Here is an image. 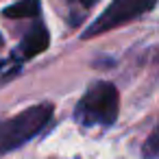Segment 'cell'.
<instances>
[{
	"label": "cell",
	"instance_id": "1",
	"mask_svg": "<svg viewBox=\"0 0 159 159\" xmlns=\"http://www.w3.org/2000/svg\"><path fill=\"white\" fill-rule=\"evenodd\" d=\"M120 94L113 83L96 81L87 87L74 107V120L81 126H111L118 120Z\"/></svg>",
	"mask_w": 159,
	"mask_h": 159
},
{
	"label": "cell",
	"instance_id": "2",
	"mask_svg": "<svg viewBox=\"0 0 159 159\" xmlns=\"http://www.w3.org/2000/svg\"><path fill=\"white\" fill-rule=\"evenodd\" d=\"M52 111L55 107L50 102H42L20 111L13 118L0 120V155L16 150L37 137L52 120Z\"/></svg>",
	"mask_w": 159,
	"mask_h": 159
},
{
	"label": "cell",
	"instance_id": "3",
	"mask_svg": "<svg viewBox=\"0 0 159 159\" xmlns=\"http://www.w3.org/2000/svg\"><path fill=\"white\" fill-rule=\"evenodd\" d=\"M157 5V0H111V5L87 26L83 33V39H92L98 35H105L126 22H133L148 11H152Z\"/></svg>",
	"mask_w": 159,
	"mask_h": 159
},
{
	"label": "cell",
	"instance_id": "4",
	"mask_svg": "<svg viewBox=\"0 0 159 159\" xmlns=\"http://www.w3.org/2000/svg\"><path fill=\"white\" fill-rule=\"evenodd\" d=\"M48 46H50V33H48L46 24L44 22H35L33 29L24 35V39L18 46V59H24V61L33 59L39 52H44Z\"/></svg>",
	"mask_w": 159,
	"mask_h": 159
},
{
	"label": "cell",
	"instance_id": "5",
	"mask_svg": "<svg viewBox=\"0 0 159 159\" xmlns=\"http://www.w3.org/2000/svg\"><path fill=\"white\" fill-rule=\"evenodd\" d=\"M39 2H42V0H20V2L7 7L2 13H5V18H13V20H20V18H37L39 16Z\"/></svg>",
	"mask_w": 159,
	"mask_h": 159
},
{
	"label": "cell",
	"instance_id": "6",
	"mask_svg": "<svg viewBox=\"0 0 159 159\" xmlns=\"http://www.w3.org/2000/svg\"><path fill=\"white\" fill-rule=\"evenodd\" d=\"M98 2V0H68V13H70V24L76 26L81 20L87 16V11Z\"/></svg>",
	"mask_w": 159,
	"mask_h": 159
},
{
	"label": "cell",
	"instance_id": "7",
	"mask_svg": "<svg viewBox=\"0 0 159 159\" xmlns=\"http://www.w3.org/2000/svg\"><path fill=\"white\" fill-rule=\"evenodd\" d=\"M142 155H144L146 159H159V124L155 126V131L150 133V137L144 142Z\"/></svg>",
	"mask_w": 159,
	"mask_h": 159
},
{
	"label": "cell",
	"instance_id": "8",
	"mask_svg": "<svg viewBox=\"0 0 159 159\" xmlns=\"http://www.w3.org/2000/svg\"><path fill=\"white\" fill-rule=\"evenodd\" d=\"M2 42H5V39H2V35H0V46H2Z\"/></svg>",
	"mask_w": 159,
	"mask_h": 159
},
{
	"label": "cell",
	"instance_id": "9",
	"mask_svg": "<svg viewBox=\"0 0 159 159\" xmlns=\"http://www.w3.org/2000/svg\"><path fill=\"white\" fill-rule=\"evenodd\" d=\"M0 68H2V61H0Z\"/></svg>",
	"mask_w": 159,
	"mask_h": 159
}]
</instances>
